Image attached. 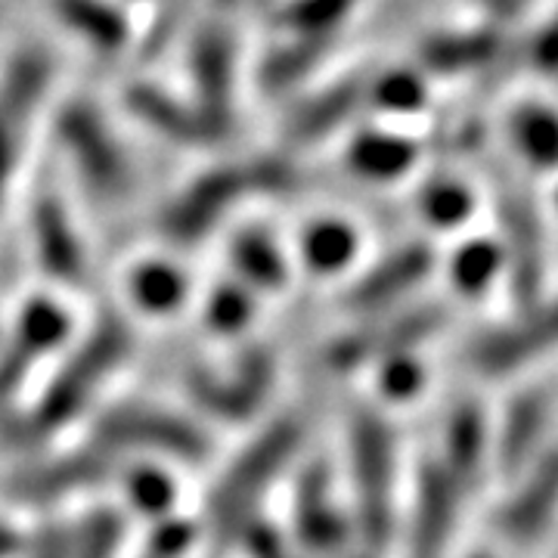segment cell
<instances>
[{
	"mask_svg": "<svg viewBox=\"0 0 558 558\" xmlns=\"http://www.w3.org/2000/svg\"><path fill=\"white\" fill-rule=\"evenodd\" d=\"M124 100H128V109L143 124L159 131L161 137L190 143V146H208V143H218V140L227 137V134H220L218 128L202 116L199 106H186L183 100L165 94V90L153 87V84H134Z\"/></svg>",
	"mask_w": 558,
	"mask_h": 558,
	"instance_id": "obj_11",
	"label": "cell"
},
{
	"mask_svg": "<svg viewBox=\"0 0 558 558\" xmlns=\"http://www.w3.org/2000/svg\"><path fill=\"white\" fill-rule=\"evenodd\" d=\"M301 40L304 44H299V47H282L279 53H274L267 60V65H264V84L270 90H279V87L292 84L299 75H304L311 69V62H314V38Z\"/></svg>",
	"mask_w": 558,
	"mask_h": 558,
	"instance_id": "obj_34",
	"label": "cell"
},
{
	"mask_svg": "<svg viewBox=\"0 0 558 558\" xmlns=\"http://www.w3.org/2000/svg\"><path fill=\"white\" fill-rule=\"evenodd\" d=\"M230 258L240 277L255 289H279L286 282V260L264 230H242L230 245Z\"/></svg>",
	"mask_w": 558,
	"mask_h": 558,
	"instance_id": "obj_21",
	"label": "cell"
},
{
	"mask_svg": "<svg viewBox=\"0 0 558 558\" xmlns=\"http://www.w3.org/2000/svg\"><path fill=\"white\" fill-rule=\"evenodd\" d=\"M128 497L137 506L140 512L146 515H161L171 509L174 499V484L168 481V475H161L159 469L143 465L131 478H128Z\"/></svg>",
	"mask_w": 558,
	"mask_h": 558,
	"instance_id": "obj_33",
	"label": "cell"
},
{
	"mask_svg": "<svg viewBox=\"0 0 558 558\" xmlns=\"http://www.w3.org/2000/svg\"><path fill=\"white\" fill-rule=\"evenodd\" d=\"M131 295L149 314H171L186 295V279H183L178 267L161 264V260H149V264L134 270Z\"/></svg>",
	"mask_w": 558,
	"mask_h": 558,
	"instance_id": "obj_25",
	"label": "cell"
},
{
	"mask_svg": "<svg viewBox=\"0 0 558 558\" xmlns=\"http://www.w3.org/2000/svg\"><path fill=\"white\" fill-rule=\"evenodd\" d=\"M416 161V146L410 140L395 137V134H360L351 149H348V165L373 180L400 178L407 168H413Z\"/></svg>",
	"mask_w": 558,
	"mask_h": 558,
	"instance_id": "obj_20",
	"label": "cell"
},
{
	"mask_svg": "<svg viewBox=\"0 0 558 558\" xmlns=\"http://www.w3.org/2000/svg\"><path fill=\"white\" fill-rule=\"evenodd\" d=\"M252 295L242 282H223L215 289V295L208 299L205 307V323L218 332V336H233L252 319Z\"/></svg>",
	"mask_w": 558,
	"mask_h": 558,
	"instance_id": "obj_31",
	"label": "cell"
},
{
	"mask_svg": "<svg viewBox=\"0 0 558 558\" xmlns=\"http://www.w3.org/2000/svg\"><path fill=\"white\" fill-rule=\"evenodd\" d=\"M499 267H502V252H499L497 245L475 240L459 248L457 258L450 264V274H453V282H457L459 292L481 295L490 286V279L499 274Z\"/></svg>",
	"mask_w": 558,
	"mask_h": 558,
	"instance_id": "obj_28",
	"label": "cell"
},
{
	"mask_svg": "<svg viewBox=\"0 0 558 558\" xmlns=\"http://www.w3.org/2000/svg\"><path fill=\"white\" fill-rule=\"evenodd\" d=\"M457 515V484L444 469L428 465L418 481L416 524H413V558H440Z\"/></svg>",
	"mask_w": 558,
	"mask_h": 558,
	"instance_id": "obj_16",
	"label": "cell"
},
{
	"mask_svg": "<svg viewBox=\"0 0 558 558\" xmlns=\"http://www.w3.org/2000/svg\"><path fill=\"white\" fill-rule=\"evenodd\" d=\"M22 116H13L0 106V199H3V190H7V180L16 168V153H20L22 140Z\"/></svg>",
	"mask_w": 558,
	"mask_h": 558,
	"instance_id": "obj_37",
	"label": "cell"
},
{
	"mask_svg": "<svg viewBox=\"0 0 558 558\" xmlns=\"http://www.w3.org/2000/svg\"><path fill=\"white\" fill-rule=\"evenodd\" d=\"M422 215L435 227H457L472 215V193L457 180H432L422 196Z\"/></svg>",
	"mask_w": 558,
	"mask_h": 558,
	"instance_id": "obj_30",
	"label": "cell"
},
{
	"mask_svg": "<svg viewBox=\"0 0 558 558\" xmlns=\"http://www.w3.org/2000/svg\"><path fill=\"white\" fill-rule=\"evenodd\" d=\"M20 549V537H16V531L13 527H7V524H0V558L13 556Z\"/></svg>",
	"mask_w": 558,
	"mask_h": 558,
	"instance_id": "obj_42",
	"label": "cell"
},
{
	"mask_svg": "<svg viewBox=\"0 0 558 558\" xmlns=\"http://www.w3.org/2000/svg\"><path fill=\"white\" fill-rule=\"evenodd\" d=\"M558 344V304L539 311L534 317L521 319L519 326L512 329H502L494 332L490 339L478 341L475 348V366L481 373H490V376H502V373H512L524 363H531L539 357L543 351L556 348Z\"/></svg>",
	"mask_w": 558,
	"mask_h": 558,
	"instance_id": "obj_10",
	"label": "cell"
},
{
	"mask_svg": "<svg viewBox=\"0 0 558 558\" xmlns=\"http://www.w3.org/2000/svg\"><path fill=\"white\" fill-rule=\"evenodd\" d=\"M432 248L428 245H407L395 252L391 258H385L381 264H376L366 277H360L351 292H348V307L351 311H373V307H381L388 301H395L398 295H403L407 289H413L416 282L428 277L432 270Z\"/></svg>",
	"mask_w": 558,
	"mask_h": 558,
	"instance_id": "obj_15",
	"label": "cell"
},
{
	"mask_svg": "<svg viewBox=\"0 0 558 558\" xmlns=\"http://www.w3.org/2000/svg\"><path fill=\"white\" fill-rule=\"evenodd\" d=\"M295 527L301 543L319 556H341L348 543V527L339 506L329 497V478L323 469H307L295 494Z\"/></svg>",
	"mask_w": 558,
	"mask_h": 558,
	"instance_id": "obj_12",
	"label": "cell"
},
{
	"mask_svg": "<svg viewBox=\"0 0 558 558\" xmlns=\"http://www.w3.org/2000/svg\"><path fill=\"white\" fill-rule=\"evenodd\" d=\"M357 233L341 223V220H319L314 223L304 240H301V255L304 264L317 274H336L341 267H348L351 258L357 255Z\"/></svg>",
	"mask_w": 558,
	"mask_h": 558,
	"instance_id": "obj_23",
	"label": "cell"
},
{
	"mask_svg": "<svg viewBox=\"0 0 558 558\" xmlns=\"http://www.w3.org/2000/svg\"><path fill=\"white\" fill-rule=\"evenodd\" d=\"M475 558H484V556H475Z\"/></svg>",
	"mask_w": 558,
	"mask_h": 558,
	"instance_id": "obj_43",
	"label": "cell"
},
{
	"mask_svg": "<svg viewBox=\"0 0 558 558\" xmlns=\"http://www.w3.org/2000/svg\"><path fill=\"white\" fill-rule=\"evenodd\" d=\"M193 543V527L183 524V521H165L159 531L149 539V549L146 558H180L186 556Z\"/></svg>",
	"mask_w": 558,
	"mask_h": 558,
	"instance_id": "obj_38",
	"label": "cell"
},
{
	"mask_svg": "<svg viewBox=\"0 0 558 558\" xmlns=\"http://www.w3.org/2000/svg\"><path fill=\"white\" fill-rule=\"evenodd\" d=\"M233 35L220 25L202 28L193 40V81L199 90V109L220 134L230 131V97H233Z\"/></svg>",
	"mask_w": 558,
	"mask_h": 558,
	"instance_id": "obj_9",
	"label": "cell"
},
{
	"mask_svg": "<svg viewBox=\"0 0 558 558\" xmlns=\"http://www.w3.org/2000/svg\"><path fill=\"white\" fill-rule=\"evenodd\" d=\"M258 193L252 168H218L190 183L161 215V230L174 245H196L215 230L233 202Z\"/></svg>",
	"mask_w": 558,
	"mask_h": 558,
	"instance_id": "obj_5",
	"label": "cell"
},
{
	"mask_svg": "<svg viewBox=\"0 0 558 558\" xmlns=\"http://www.w3.org/2000/svg\"><path fill=\"white\" fill-rule=\"evenodd\" d=\"M558 506V447L539 459L531 481L521 487L515 499L502 509L499 527L515 543H531L553 521Z\"/></svg>",
	"mask_w": 558,
	"mask_h": 558,
	"instance_id": "obj_14",
	"label": "cell"
},
{
	"mask_svg": "<svg viewBox=\"0 0 558 558\" xmlns=\"http://www.w3.org/2000/svg\"><path fill=\"white\" fill-rule=\"evenodd\" d=\"M357 521L363 543L381 549L391 537V497H395V438L385 418L360 413L351 428Z\"/></svg>",
	"mask_w": 558,
	"mask_h": 558,
	"instance_id": "obj_3",
	"label": "cell"
},
{
	"mask_svg": "<svg viewBox=\"0 0 558 558\" xmlns=\"http://www.w3.org/2000/svg\"><path fill=\"white\" fill-rule=\"evenodd\" d=\"M373 97L379 106L385 109H395V112H407V109H416L422 97H425V90H422V84H418L413 75H407V72H391V75H385V78L373 87Z\"/></svg>",
	"mask_w": 558,
	"mask_h": 558,
	"instance_id": "obj_36",
	"label": "cell"
},
{
	"mask_svg": "<svg viewBox=\"0 0 558 558\" xmlns=\"http://www.w3.org/2000/svg\"><path fill=\"white\" fill-rule=\"evenodd\" d=\"M97 440L102 447H143L161 450L178 459L199 462L208 450L199 428L149 407H119L97 422Z\"/></svg>",
	"mask_w": 558,
	"mask_h": 558,
	"instance_id": "obj_6",
	"label": "cell"
},
{
	"mask_svg": "<svg viewBox=\"0 0 558 558\" xmlns=\"http://www.w3.org/2000/svg\"><path fill=\"white\" fill-rule=\"evenodd\" d=\"M422 366H418L413 357H403V354H395L381 363V391L391 400H407L416 398L418 388H422Z\"/></svg>",
	"mask_w": 558,
	"mask_h": 558,
	"instance_id": "obj_35",
	"label": "cell"
},
{
	"mask_svg": "<svg viewBox=\"0 0 558 558\" xmlns=\"http://www.w3.org/2000/svg\"><path fill=\"white\" fill-rule=\"evenodd\" d=\"M131 354V326L116 314L100 319L94 336L81 344L72 360L62 366V373L47 388V395L35 410V428L53 432L69 418L81 413V407L100 388V381Z\"/></svg>",
	"mask_w": 558,
	"mask_h": 558,
	"instance_id": "obj_2",
	"label": "cell"
},
{
	"mask_svg": "<svg viewBox=\"0 0 558 558\" xmlns=\"http://www.w3.org/2000/svg\"><path fill=\"white\" fill-rule=\"evenodd\" d=\"M65 553H69V537H65V531H60V527H47V531L35 539L28 558H65Z\"/></svg>",
	"mask_w": 558,
	"mask_h": 558,
	"instance_id": "obj_41",
	"label": "cell"
},
{
	"mask_svg": "<svg viewBox=\"0 0 558 558\" xmlns=\"http://www.w3.org/2000/svg\"><path fill=\"white\" fill-rule=\"evenodd\" d=\"M515 143L524 153V159L539 168L558 165V119L546 109H521L512 121Z\"/></svg>",
	"mask_w": 558,
	"mask_h": 558,
	"instance_id": "obj_26",
	"label": "cell"
},
{
	"mask_svg": "<svg viewBox=\"0 0 558 558\" xmlns=\"http://www.w3.org/2000/svg\"><path fill=\"white\" fill-rule=\"evenodd\" d=\"M440 323H444L440 307H418L413 314H403V317L388 319V323H376L369 329L351 332L329 348V366L354 369V366L373 357H395L403 348H413L416 341L432 336Z\"/></svg>",
	"mask_w": 558,
	"mask_h": 558,
	"instance_id": "obj_7",
	"label": "cell"
},
{
	"mask_svg": "<svg viewBox=\"0 0 558 558\" xmlns=\"http://www.w3.org/2000/svg\"><path fill=\"white\" fill-rule=\"evenodd\" d=\"M546 413H549V403L543 395H524L512 403L502 425V438H499V457L506 465H521L527 459L546 428Z\"/></svg>",
	"mask_w": 558,
	"mask_h": 558,
	"instance_id": "obj_24",
	"label": "cell"
},
{
	"mask_svg": "<svg viewBox=\"0 0 558 558\" xmlns=\"http://www.w3.org/2000/svg\"><path fill=\"white\" fill-rule=\"evenodd\" d=\"M360 97H363V81L348 78L336 87H329V90H323L314 100H307L289 121V143L307 146V143L323 140L329 131H336L351 119Z\"/></svg>",
	"mask_w": 558,
	"mask_h": 558,
	"instance_id": "obj_18",
	"label": "cell"
},
{
	"mask_svg": "<svg viewBox=\"0 0 558 558\" xmlns=\"http://www.w3.org/2000/svg\"><path fill=\"white\" fill-rule=\"evenodd\" d=\"M32 223H35V248H38V258L47 267V274L65 279V282H78L84 277V248H81L78 233L65 215L62 202L44 196L35 205Z\"/></svg>",
	"mask_w": 558,
	"mask_h": 558,
	"instance_id": "obj_17",
	"label": "cell"
},
{
	"mask_svg": "<svg viewBox=\"0 0 558 558\" xmlns=\"http://www.w3.org/2000/svg\"><path fill=\"white\" fill-rule=\"evenodd\" d=\"M348 7H351V0H292L282 10V25L301 32V38L319 40L326 28L344 20Z\"/></svg>",
	"mask_w": 558,
	"mask_h": 558,
	"instance_id": "obj_32",
	"label": "cell"
},
{
	"mask_svg": "<svg viewBox=\"0 0 558 558\" xmlns=\"http://www.w3.org/2000/svg\"><path fill=\"white\" fill-rule=\"evenodd\" d=\"M487 425L475 407H459L457 416L450 422L447 432V459H450V481L453 484H469L475 478L484 459V447H487Z\"/></svg>",
	"mask_w": 558,
	"mask_h": 558,
	"instance_id": "obj_22",
	"label": "cell"
},
{
	"mask_svg": "<svg viewBox=\"0 0 558 558\" xmlns=\"http://www.w3.org/2000/svg\"><path fill=\"white\" fill-rule=\"evenodd\" d=\"M274 381V360L264 348L245 351L230 379L193 376L190 391L208 413L223 418H245L258 410Z\"/></svg>",
	"mask_w": 558,
	"mask_h": 558,
	"instance_id": "obj_8",
	"label": "cell"
},
{
	"mask_svg": "<svg viewBox=\"0 0 558 558\" xmlns=\"http://www.w3.org/2000/svg\"><path fill=\"white\" fill-rule=\"evenodd\" d=\"M112 475V459L106 453H75L57 459L50 465L32 469L10 484V494L28 502H53V499L78 494L87 487H97Z\"/></svg>",
	"mask_w": 558,
	"mask_h": 558,
	"instance_id": "obj_13",
	"label": "cell"
},
{
	"mask_svg": "<svg viewBox=\"0 0 558 558\" xmlns=\"http://www.w3.org/2000/svg\"><path fill=\"white\" fill-rule=\"evenodd\" d=\"M69 332V317L60 311L53 301L38 299L32 301L20 317V329H16V341L22 348H28L35 357L47 354L50 348H57Z\"/></svg>",
	"mask_w": 558,
	"mask_h": 558,
	"instance_id": "obj_27",
	"label": "cell"
},
{
	"mask_svg": "<svg viewBox=\"0 0 558 558\" xmlns=\"http://www.w3.org/2000/svg\"><path fill=\"white\" fill-rule=\"evenodd\" d=\"M57 131H60L62 146L69 149L75 168L81 171V178L87 180L97 193L121 196L128 190V183H131L128 159L90 102H69L60 112Z\"/></svg>",
	"mask_w": 558,
	"mask_h": 558,
	"instance_id": "obj_4",
	"label": "cell"
},
{
	"mask_svg": "<svg viewBox=\"0 0 558 558\" xmlns=\"http://www.w3.org/2000/svg\"><path fill=\"white\" fill-rule=\"evenodd\" d=\"M245 546H248V556L252 558H289L282 539L277 537V531L267 527V524H248Z\"/></svg>",
	"mask_w": 558,
	"mask_h": 558,
	"instance_id": "obj_40",
	"label": "cell"
},
{
	"mask_svg": "<svg viewBox=\"0 0 558 558\" xmlns=\"http://www.w3.org/2000/svg\"><path fill=\"white\" fill-rule=\"evenodd\" d=\"M32 360H35V354H32L28 348H22L20 341H16V344L0 357V403L20 388L22 376L28 373Z\"/></svg>",
	"mask_w": 558,
	"mask_h": 558,
	"instance_id": "obj_39",
	"label": "cell"
},
{
	"mask_svg": "<svg viewBox=\"0 0 558 558\" xmlns=\"http://www.w3.org/2000/svg\"><path fill=\"white\" fill-rule=\"evenodd\" d=\"M53 10L75 35L102 53H116L128 40V20L109 0H53Z\"/></svg>",
	"mask_w": 558,
	"mask_h": 558,
	"instance_id": "obj_19",
	"label": "cell"
},
{
	"mask_svg": "<svg viewBox=\"0 0 558 558\" xmlns=\"http://www.w3.org/2000/svg\"><path fill=\"white\" fill-rule=\"evenodd\" d=\"M301 428L295 422L282 418L274 422L255 444L242 450V457L230 465V472L220 478L215 497L208 502V521H211V537L220 546L236 539L248 524L258 497L277 478L279 469L299 450Z\"/></svg>",
	"mask_w": 558,
	"mask_h": 558,
	"instance_id": "obj_1",
	"label": "cell"
},
{
	"mask_svg": "<svg viewBox=\"0 0 558 558\" xmlns=\"http://www.w3.org/2000/svg\"><path fill=\"white\" fill-rule=\"evenodd\" d=\"M121 534H124V521L119 512L100 509L81 524L78 537L69 539L65 558H116Z\"/></svg>",
	"mask_w": 558,
	"mask_h": 558,
	"instance_id": "obj_29",
	"label": "cell"
}]
</instances>
